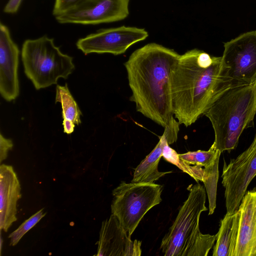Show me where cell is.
Here are the masks:
<instances>
[{"mask_svg":"<svg viewBox=\"0 0 256 256\" xmlns=\"http://www.w3.org/2000/svg\"><path fill=\"white\" fill-rule=\"evenodd\" d=\"M162 156L168 162L176 165L184 172L193 178L196 181L200 180L204 184L208 178L210 169L199 166L190 165L179 158L178 154L171 148L168 143L164 146Z\"/></svg>","mask_w":256,"mask_h":256,"instance_id":"obj_16","label":"cell"},{"mask_svg":"<svg viewBox=\"0 0 256 256\" xmlns=\"http://www.w3.org/2000/svg\"><path fill=\"white\" fill-rule=\"evenodd\" d=\"M234 214H226L220 220L216 244L214 247L213 256H229L232 238Z\"/></svg>","mask_w":256,"mask_h":256,"instance_id":"obj_18","label":"cell"},{"mask_svg":"<svg viewBox=\"0 0 256 256\" xmlns=\"http://www.w3.org/2000/svg\"><path fill=\"white\" fill-rule=\"evenodd\" d=\"M22 0H8L4 8L6 14H13L18 10Z\"/></svg>","mask_w":256,"mask_h":256,"instance_id":"obj_23","label":"cell"},{"mask_svg":"<svg viewBox=\"0 0 256 256\" xmlns=\"http://www.w3.org/2000/svg\"><path fill=\"white\" fill-rule=\"evenodd\" d=\"M166 143V138L163 134L162 136H160V140L153 150L134 168L131 182L154 183L160 178L172 172H160L158 170V163L162 157L164 146Z\"/></svg>","mask_w":256,"mask_h":256,"instance_id":"obj_15","label":"cell"},{"mask_svg":"<svg viewBox=\"0 0 256 256\" xmlns=\"http://www.w3.org/2000/svg\"><path fill=\"white\" fill-rule=\"evenodd\" d=\"M56 103L61 104L62 118L72 120L77 125L81 123L82 113L69 90L68 85H57L56 86Z\"/></svg>","mask_w":256,"mask_h":256,"instance_id":"obj_17","label":"cell"},{"mask_svg":"<svg viewBox=\"0 0 256 256\" xmlns=\"http://www.w3.org/2000/svg\"><path fill=\"white\" fill-rule=\"evenodd\" d=\"M20 184L12 166H0V229L7 232L17 220V203L22 197Z\"/></svg>","mask_w":256,"mask_h":256,"instance_id":"obj_14","label":"cell"},{"mask_svg":"<svg viewBox=\"0 0 256 256\" xmlns=\"http://www.w3.org/2000/svg\"><path fill=\"white\" fill-rule=\"evenodd\" d=\"M78 0H55L52 14L56 16L72 6Z\"/></svg>","mask_w":256,"mask_h":256,"instance_id":"obj_22","label":"cell"},{"mask_svg":"<svg viewBox=\"0 0 256 256\" xmlns=\"http://www.w3.org/2000/svg\"></svg>","mask_w":256,"mask_h":256,"instance_id":"obj_25","label":"cell"},{"mask_svg":"<svg viewBox=\"0 0 256 256\" xmlns=\"http://www.w3.org/2000/svg\"><path fill=\"white\" fill-rule=\"evenodd\" d=\"M21 56L24 72L36 90L57 84L60 78L66 79L75 68L73 58L46 36L26 40Z\"/></svg>","mask_w":256,"mask_h":256,"instance_id":"obj_5","label":"cell"},{"mask_svg":"<svg viewBox=\"0 0 256 256\" xmlns=\"http://www.w3.org/2000/svg\"><path fill=\"white\" fill-rule=\"evenodd\" d=\"M221 152L210 147L208 150H198L178 154L180 159L190 165L199 166L204 168L212 166L218 160Z\"/></svg>","mask_w":256,"mask_h":256,"instance_id":"obj_19","label":"cell"},{"mask_svg":"<svg viewBox=\"0 0 256 256\" xmlns=\"http://www.w3.org/2000/svg\"><path fill=\"white\" fill-rule=\"evenodd\" d=\"M187 189L188 197L161 242L165 256H206L216 240L217 234H202L199 228L200 215L208 210L205 188L197 182Z\"/></svg>","mask_w":256,"mask_h":256,"instance_id":"obj_4","label":"cell"},{"mask_svg":"<svg viewBox=\"0 0 256 256\" xmlns=\"http://www.w3.org/2000/svg\"><path fill=\"white\" fill-rule=\"evenodd\" d=\"M222 62L236 86L256 80V30L242 34L224 44Z\"/></svg>","mask_w":256,"mask_h":256,"instance_id":"obj_8","label":"cell"},{"mask_svg":"<svg viewBox=\"0 0 256 256\" xmlns=\"http://www.w3.org/2000/svg\"><path fill=\"white\" fill-rule=\"evenodd\" d=\"M142 241L131 240L116 217L112 214L102 222L97 256H140Z\"/></svg>","mask_w":256,"mask_h":256,"instance_id":"obj_12","label":"cell"},{"mask_svg":"<svg viewBox=\"0 0 256 256\" xmlns=\"http://www.w3.org/2000/svg\"><path fill=\"white\" fill-rule=\"evenodd\" d=\"M234 86L222 56L196 48L188 50L180 55L172 69L174 115L180 124L190 126Z\"/></svg>","mask_w":256,"mask_h":256,"instance_id":"obj_1","label":"cell"},{"mask_svg":"<svg viewBox=\"0 0 256 256\" xmlns=\"http://www.w3.org/2000/svg\"><path fill=\"white\" fill-rule=\"evenodd\" d=\"M74 124L72 120L64 118L62 122L64 132L68 134H71L74 130Z\"/></svg>","mask_w":256,"mask_h":256,"instance_id":"obj_24","label":"cell"},{"mask_svg":"<svg viewBox=\"0 0 256 256\" xmlns=\"http://www.w3.org/2000/svg\"><path fill=\"white\" fill-rule=\"evenodd\" d=\"M256 176V134L249 147L228 164L224 162L222 175L228 214L238 208L247 188Z\"/></svg>","mask_w":256,"mask_h":256,"instance_id":"obj_7","label":"cell"},{"mask_svg":"<svg viewBox=\"0 0 256 256\" xmlns=\"http://www.w3.org/2000/svg\"><path fill=\"white\" fill-rule=\"evenodd\" d=\"M43 210L42 208L32 216L9 235L10 246L16 245L22 238L44 216L46 213H44Z\"/></svg>","mask_w":256,"mask_h":256,"instance_id":"obj_20","label":"cell"},{"mask_svg":"<svg viewBox=\"0 0 256 256\" xmlns=\"http://www.w3.org/2000/svg\"><path fill=\"white\" fill-rule=\"evenodd\" d=\"M130 0H78L54 16L60 24L95 25L125 19Z\"/></svg>","mask_w":256,"mask_h":256,"instance_id":"obj_9","label":"cell"},{"mask_svg":"<svg viewBox=\"0 0 256 256\" xmlns=\"http://www.w3.org/2000/svg\"><path fill=\"white\" fill-rule=\"evenodd\" d=\"M238 210L240 218L233 256H256V190L244 196Z\"/></svg>","mask_w":256,"mask_h":256,"instance_id":"obj_13","label":"cell"},{"mask_svg":"<svg viewBox=\"0 0 256 256\" xmlns=\"http://www.w3.org/2000/svg\"><path fill=\"white\" fill-rule=\"evenodd\" d=\"M13 147L12 140L4 138L2 134H0V162L6 160L8 156V152Z\"/></svg>","mask_w":256,"mask_h":256,"instance_id":"obj_21","label":"cell"},{"mask_svg":"<svg viewBox=\"0 0 256 256\" xmlns=\"http://www.w3.org/2000/svg\"><path fill=\"white\" fill-rule=\"evenodd\" d=\"M162 186L154 183H127L122 181L112 191V214L129 236L146 213L162 200Z\"/></svg>","mask_w":256,"mask_h":256,"instance_id":"obj_6","label":"cell"},{"mask_svg":"<svg viewBox=\"0 0 256 256\" xmlns=\"http://www.w3.org/2000/svg\"><path fill=\"white\" fill-rule=\"evenodd\" d=\"M20 50L8 28L0 23V93L6 101L17 98L20 93L18 66Z\"/></svg>","mask_w":256,"mask_h":256,"instance_id":"obj_11","label":"cell"},{"mask_svg":"<svg viewBox=\"0 0 256 256\" xmlns=\"http://www.w3.org/2000/svg\"><path fill=\"white\" fill-rule=\"evenodd\" d=\"M148 36L144 28L122 26L100 30L80 38L76 46L85 55L91 53L119 55Z\"/></svg>","mask_w":256,"mask_h":256,"instance_id":"obj_10","label":"cell"},{"mask_svg":"<svg viewBox=\"0 0 256 256\" xmlns=\"http://www.w3.org/2000/svg\"><path fill=\"white\" fill-rule=\"evenodd\" d=\"M180 54L152 42L136 50L124 64L130 100L136 110L164 128L174 119L171 93V72Z\"/></svg>","mask_w":256,"mask_h":256,"instance_id":"obj_2","label":"cell"},{"mask_svg":"<svg viewBox=\"0 0 256 256\" xmlns=\"http://www.w3.org/2000/svg\"><path fill=\"white\" fill-rule=\"evenodd\" d=\"M256 114V80L226 91L204 114L214 133L210 147L221 152L234 150L244 130L253 126Z\"/></svg>","mask_w":256,"mask_h":256,"instance_id":"obj_3","label":"cell"}]
</instances>
